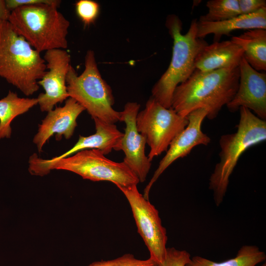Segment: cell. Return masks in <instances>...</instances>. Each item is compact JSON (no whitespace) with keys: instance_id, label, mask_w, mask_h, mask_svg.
<instances>
[{"instance_id":"cell-1","label":"cell","mask_w":266,"mask_h":266,"mask_svg":"<svg viewBox=\"0 0 266 266\" xmlns=\"http://www.w3.org/2000/svg\"><path fill=\"white\" fill-rule=\"evenodd\" d=\"M239 80V67L208 71L195 69L186 81L176 87L171 107L182 117L204 108L207 111L206 117L213 119L233 98Z\"/></svg>"},{"instance_id":"cell-2","label":"cell","mask_w":266,"mask_h":266,"mask_svg":"<svg viewBox=\"0 0 266 266\" xmlns=\"http://www.w3.org/2000/svg\"><path fill=\"white\" fill-rule=\"evenodd\" d=\"M46 70L40 53L18 34L8 21H0V77L29 96L38 90V81Z\"/></svg>"},{"instance_id":"cell-3","label":"cell","mask_w":266,"mask_h":266,"mask_svg":"<svg viewBox=\"0 0 266 266\" xmlns=\"http://www.w3.org/2000/svg\"><path fill=\"white\" fill-rule=\"evenodd\" d=\"M166 26L173 39L171 59L168 68L152 89V97L166 108L171 106L176 87L186 81L196 68L195 61L208 43L197 36V20L194 19L187 32L183 34L182 23L175 14L166 18Z\"/></svg>"},{"instance_id":"cell-4","label":"cell","mask_w":266,"mask_h":266,"mask_svg":"<svg viewBox=\"0 0 266 266\" xmlns=\"http://www.w3.org/2000/svg\"><path fill=\"white\" fill-rule=\"evenodd\" d=\"M60 3L23 5L11 11L8 19L15 32L35 50L67 47L69 21L58 10Z\"/></svg>"},{"instance_id":"cell-5","label":"cell","mask_w":266,"mask_h":266,"mask_svg":"<svg viewBox=\"0 0 266 266\" xmlns=\"http://www.w3.org/2000/svg\"><path fill=\"white\" fill-rule=\"evenodd\" d=\"M29 163V171L34 175L43 176L52 169H62L76 173L85 179L109 181L116 186L126 187L139 182L123 162L109 160L97 149L81 150L54 161L39 158L34 154Z\"/></svg>"},{"instance_id":"cell-6","label":"cell","mask_w":266,"mask_h":266,"mask_svg":"<svg viewBox=\"0 0 266 266\" xmlns=\"http://www.w3.org/2000/svg\"><path fill=\"white\" fill-rule=\"evenodd\" d=\"M240 118L236 131L224 134L219 140V162L209 178V188L213 192L218 206L225 196L229 178L241 155L249 147L266 139V121L248 108L239 109Z\"/></svg>"},{"instance_id":"cell-7","label":"cell","mask_w":266,"mask_h":266,"mask_svg":"<svg viewBox=\"0 0 266 266\" xmlns=\"http://www.w3.org/2000/svg\"><path fill=\"white\" fill-rule=\"evenodd\" d=\"M66 82L69 98L82 106L93 119L114 124L121 121V112L113 107L112 89L100 73L93 50L86 54L85 67L81 74L78 75L70 65Z\"/></svg>"},{"instance_id":"cell-8","label":"cell","mask_w":266,"mask_h":266,"mask_svg":"<svg viewBox=\"0 0 266 266\" xmlns=\"http://www.w3.org/2000/svg\"><path fill=\"white\" fill-rule=\"evenodd\" d=\"M188 124L187 117H181L171 107H165L151 97L136 119L137 131L150 148L147 156L149 161L166 151L173 139Z\"/></svg>"},{"instance_id":"cell-9","label":"cell","mask_w":266,"mask_h":266,"mask_svg":"<svg viewBox=\"0 0 266 266\" xmlns=\"http://www.w3.org/2000/svg\"><path fill=\"white\" fill-rule=\"evenodd\" d=\"M117 187L130 204L137 232L149 251L150 258L157 263L162 262L166 254L167 236L158 210L139 192L137 185Z\"/></svg>"},{"instance_id":"cell-10","label":"cell","mask_w":266,"mask_h":266,"mask_svg":"<svg viewBox=\"0 0 266 266\" xmlns=\"http://www.w3.org/2000/svg\"><path fill=\"white\" fill-rule=\"evenodd\" d=\"M43 58L48 70L38 81L44 93H40L37 99L40 110L48 112L69 98L66 78L71 65L70 56L65 49H55L46 51Z\"/></svg>"},{"instance_id":"cell-11","label":"cell","mask_w":266,"mask_h":266,"mask_svg":"<svg viewBox=\"0 0 266 266\" xmlns=\"http://www.w3.org/2000/svg\"><path fill=\"white\" fill-rule=\"evenodd\" d=\"M207 111L200 108L191 112L187 118L188 124L170 144L166 154L160 161L152 178L144 190L143 195L146 200L153 184L159 176L177 159L188 155L194 147L199 145H207L211 141L210 137L201 130V125Z\"/></svg>"},{"instance_id":"cell-12","label":"cell","mask_w":266,"mask_h":266,"mask_svg":"<svg viewBox=\"0 0 266 266\" xmlns=\"http://www.w3.org/2000/svg\"><path fill=\"white\" fill-rule=\"evenodd\" d=\"M140 104L135 102H128L121 111V122L126 125L121 140L120 150L125 154L123 162L139 179L143 182L151 166V162L145 155V138L137 131L136 119Z\"/></svg>"},{"instance_id":"cell-13","label":"cell","mask_w":266,"mask_h":266,"mask_svg":"<svg viewBox=\"0 0 266 266\" xmlns=\"http://www.w3.org/2000/svg\"><path fill=\"white\" fill-rule=\"evenodd\" d=\"M237 90L226 106L231 112L244 107L260 119L266 120V73L252 68L242 58L239 66Z\"/></svg>"},{"instance_id":"cell-14","label":"cell","mask_w":266,"mask_h":266,"mask_svg":"<svg viewBox=\"0 0 266 266\" xmlns=\"http://www.w3.org/2000/svg\"><path fill=\"white\" fill-rule=\"evenodd\" d=\"M84 110L75 100L69 98L63 106L48 112L33 139L38 152L42 151L44 145L53 134H55L57 140H60L62 135L66 139L70 138L77 126V118Z\"/></svg>"},{"instance_id":"cell-15","label":"cell","mask_w":266,"mask_h":266,"mask_svg":"<svg viewBox=\"0 0 266 266\" xmlns=\"http://www.w3.org/2000/svg\"><path fill=\"white\" fill-rule=\"evenodd\" d=\"M243 51L231 40L213 42L205 46L195 61L196 69L202 71L239 67Z\"/></svg>"},{"instance_id":"cell-16","label":"cell","mask_w":266,"mask_h":266,"mask_svg":"<svg viewBox=\"0 0 266 266\" xmlns=\"http://www.w3.org/2000/svg\"><path fill=\"white\" fill-rule=\"evenodd\" d=\"M94 120L96 131L94 134L87 136L80 135L77 142L72 148L49 160L56 161L87 149H97L105 155L111 152L112 150L119 151L124 133L121 132L114 124L98 119H94Z\"/></svg>"},{"instance_id":"cell-17","label":"cell","mask_w":266,"mask_h":266,"mask_svg":"<svg viewBox=\"0 0 266 266\" xmlns=\"http://www.w3.org/2000/svg\"><path fill=\"white\" fill-rule=\"evenodd\" d=\"M254 29L266 30V7L247 15H239L219 22H203L197 20V36L203 39L213 34V42H218L223 35H229L234 31Z\"/></svg>"},{"instance_id":"cell-18","label":"cell","mask_w":266,"mask_h":266,"mask_svg":"<svg viewBox=\"0 0 266 266\" xmlns=\"http://www.w3.org/2000/svg\"><path fill=\"white\" fill-rule=\"evenodd\" d=\"M231 40L243 51V57L257 71L266 70V30L254 29L247 30Z\"/></svg>"},{"instance_id":"cell-19","label":"cell","mask_w":266,"mask_h":266,"mask_svg":"<svg viewBox=\"0 0 266 266\" xmlns=\"http://www.w3.org/2000/svg\"><path fill=\"white\" fill-rule=\"evenodd\" d=\"M37 104V98H20L9 91L6 97L0 100V139L9 138L12 120Z\"/></svg>"},{"instance_id":"cell-20","label":"cell","mask_w":266,"mask_h":266,"mask_svg":"<svg viewBox=\"0 0 266 266\" xmlns=\"http://www.w3.org/2000/svg\"><path fill=\"white\" fill-rule=\"evenodd\" d=\"M265 252L256 246L244 245L238 250L236 256L222 262H215L206 258L195 256L185 266H255L266 260Z\"/></svg>"},{"instance_id":"cell-21","label":"cell","mask_w":266,"mask_h":266,"mask_svg":"<svg viewBox=\"0 0 266 266\" xmlns=\"http://www.w3.org/2000/svg\"><path fill=\"white\" fill-rule=\"evenodd\" d=\"M206 6L207 13L201 16L199 21L219 22L240 15L238 0H210Z\"/></svg>"},{"instance_id":"cell-22","label":"cell","mask_w":266,"mask_h":266,"mask_svg":"<svg viewBox=\"0 0 266 266\" xmlns=\"http://www.w3.org/2000/svg\"><path fill=\"white\" fill-rule=\"evenodd\" d=\"M76 12L86 26L94 23L99 16L100 6L98 2L92 0H80L75 4Z\"/></svg>"},{"instance_id":"cell-23","label":"cell","mask_w":266,"mask_h":266,"mask_svg":"<svg viewBox=\"0 0 266 266\" xmlns=\"http://www.w3.org/2000/svg\"><path fill=\"white\" fill-rule=\"evenodd\" d=\"M157 263L151 258L136 259L131 254H126L116 259L94 262L88 266H156Z\"/></svg>"},{"instance_id":"cell-24","label":"cell","mask_w":266,"mask_h":266,"mask_svg":"<svg viewBox=\"0 0 266 266\" xmlns=\"http://www.w3.org/2000/svg\"><path fill=\"white\" fill-rule=\"evenodd\" d=\"M190 260V254L186 251L167 248L164 260L156 266H185Z\"/></svg>"},{"instance_id":"cell-25","label":"cell","mask_w":266,"mask_h":266,"mask_svg":"<svg viewBox=\"0 0 266 266\" xmlns=\"http://www.w3.org/2000/svg\"><path fill=\"white\" fill-rule=\"evenodd\" d=\"M240 15L256 13L266 7V0H238Z\"/></svg>"},{"instance_id":"cell-26","label":"cell","mask_w":266,"mask_h":266,"mask_svg":"<svg viewBox=\"0 0 266 266\" xmlns=\"http://www.w3.org/2000/svg\"><path fill=\"white\" fill-rule=\"evenodd\" d=\"M5 1L7 9L10 11L23 5L39 3L61 4V1L59 0H5Z\"/></svg>"},{"instance_id":"cell-27","label":"cell","mask_w":266,"mask_h":266,"mask_svg":"<svg viewBox=\"0 0 266 266\" xmlns=\"http://www.w3.org/2000/svg\"><path fill=\"white\" fill-rule=\"evenodd\" d=\"M10 12L6 6L5 0H0V21H8Z\"/></svg>"},{"instance_id":"cell-28","label":"cell","mask_w":266,"mask_h":266,"mask_svg":"<svg viewBox=\"0 0 266 266\" xmlns=\"http://www.w3.org/2000/svg\"><path fill=\"white\" fill-rule=\"evenodd\" d=\"M261 266H266V263L263 264Z\"/></svg>"}]
</instances>
